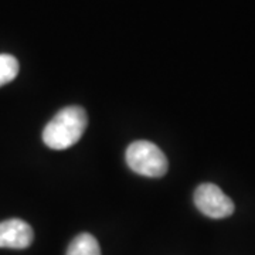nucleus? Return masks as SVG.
<instances>
[{"instance_id":"f257e3e1","label":"nucleus","mask_w":255,"mask_h":255,"mask_svg":"<svg viewBox=\"0 0 255 255\" xmlns=\"http://www.w3.org/2000/svg\"><path fill=\"white\" fill-rule=\"evenodd\" d=\"M87 125L88 117L84 108L77 105L63 108L44 128L43 142L50 149H68L81 139Z\"/></svg>"},{"instance_id":"f03ea898","label":"nucleus","mask_w":255,"mask_h":255,"mask_svg":"<svg viewBox=\"0 0 255 255\" xmlns=\"http://www.w3.org/2000/svg\"><path fill=\"white\" fill-rule=\"evenodd\" d=\"M128 166L140 176L162 177L167 173L169 162L162 149L149 140L132 142L127 149Z\"/></svg>"},{"instance_id":"7ed1b4c3","label":"nucleus","mask_w":255,"mask_h":255,"mask_svg":"<svg viewBox=\"0 0 255 255\" xmlns=\"http://www.w3.org/2000/svg\"><path fill=\"white\" fill-rule=\"evenodd\" d=\"M194 204L210 219H227L234 213V203L219 186L203 183L194 191Z\"/></svg>"},{"instance_id":"20e7f679","label":"nucleus","mask_w":255,"mask_h":255,"mask_svg":"<svg viewBox=\"0 0 255 255\" xmlns=\"http://www.w3.org/2000/svg\"><path fill=\"white\" fill-rule=\"evenodd\" d=\"M34 240L33 228L20 219H10L0 223V248L24 250Z\"/></svg>"},{"instance_id":"39448f33","label":"nucleus","mask_w":255,"mask_h":255,"mask_svg":"<svg viewBox=\"0 0 255 255\" xmlns=\"http://www.w3.org/2000/svg\"><path fill=\"white\" fill-rule=\"evenodd\" d=\"M67 255H101V247L94 236L82 233L70 243Z\"/></svg>"},{"instance_id":"423d86ee","label":"nucleus","mask_w":255,"mask_h":255,"mask_svg":"<svg viewBox=\"0 0 255 255\" xmlns=\"http://www.w3.org/2000/svg\"><path fill=\"white\" fill-rule=\"evenodd\" d=\"M18 74V61L10 54H0V87L11 82Z\"/></svg>"}]
</instances>
